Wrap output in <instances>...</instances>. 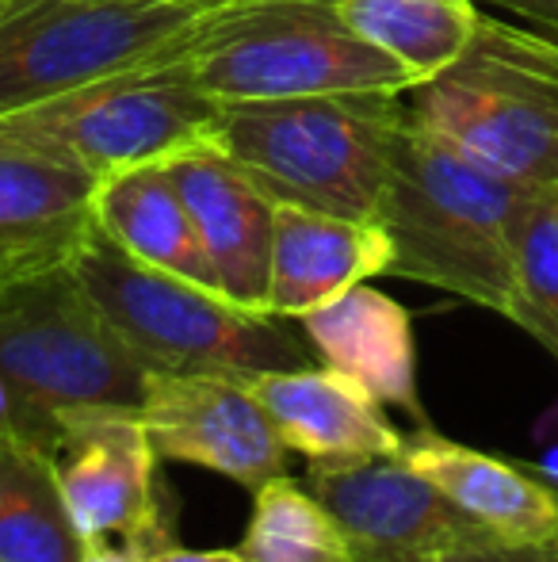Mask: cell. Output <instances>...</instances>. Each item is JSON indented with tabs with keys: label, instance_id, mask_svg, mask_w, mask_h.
I'll use <instances>...</instances> for the list:
<instances>
[{
	"label": "cell",
	"instance_id": "obj_11",
	"mask_svg": "<svg viewBox=\"0 0 558 562\" xmlns=\"http://www.w3.org/2000/svg\"><path fill=\"white\" fill-rule=\"evenodd\" d=\"M138 417L157 459L207 467L253 494L287 474L291 448L238 379L153 371Z\"/></svg>",
	"mask_w": 558,
	"mask_h": 562
},
{
	"label": "cell",
	"instance_id": "obj_5",
	"mask_svg": "<svg viewBox=\"0 0 558 562\" xmlns=\"http://www.w3.org/2000/svg\"><path fill=\"white\" fill-rule=\"evenodd\" d=\"M410 123L513 184H558V38L478 12L463 54L402 92Z\"/></svg>",
	"mask_w": 558,
	"mask_h": 562
},
{
	"label": "cell",
	"instance_id": "obj_9",
	"mask_svg": "<svg viewBox=\"0 0 558 562\" xmlns=\"http://www.w3.org/2000/svg\"><path fill=\"white\" fill-rule=\"evenodd\" d=\"M73 525L84 540L123 536L141 555L172 548L169 509L157 497V451L138 414H73L46 437Z\"/></svg>",
	"mask_w": 558,
	"mask_h": 562
},
{
	"label": "cell",
	"instance_id": "obj_8",
	"mask_svg": "<svg viewBox=\"0 0 558 562\" xmlns=\"http://www.w3.org/2000/svg\"><path fill=\"white\" fill-rule=\"evenodd\" d=\"M223 0H23L0 20V115L187 50Z\"/></svg>",
	"mask_w": 558,
	"mask_h": 562
},
{
	"label": "cell",
	"instance_id": "obj_7",
	"mask_svg": "<svg viewBox=\"0 0 558 562\" xmlns=\"http://www.w3.org/2000/svg\"><path fill=\"white\" fill-rule=\"evenodd\" d=\"M223 100L195 77L187 50L104 77L66 97L0 115V142L104 180L169 161L210 138Z\"/></svg>",
	"mask_w": 558,
	"mask_h": 562
},
{
	"label": "cell",
	"instance_id": "obj_3",
	"mask_svg": "<svg viewBox=\"0 0 558 562\" xmlns=\"http://www.w3.org/2000/svg\"><path fill=\"white\" fill-rule=\"evenodd\" d=\"M521 188L406 115L375 218L390 237L387 276L429 283L509 318V215Z\"/></svg>",
	"mask_w": 558,
	"mask_h": 562
},
{
	"label": "cell",
	"instance_id": "obj_1",
	"mask_svg": "<svg viewBox=\"0 0 558 562\" xmlns=\"http://www.w3.org/2000/svg\"><path fill=\"white\" fill-rule=\"evenodd\" d=\"M66 260L84 295L100 306V314L149 371L253 383L269 371L321 363L298 318L246 311L223 291L141 265L92 218Z\"/></svg>",
	"mask_w": 558,
	"mask_h": 562
},
{
	"label": "cell",
	"instance_id": "obj_21",
	"mask_svg": "<svg viewBox=\"0 0 558 562\" xmlns=\"http://www.w3.org/2000/svg\"><path fill=\"white\" fill-rule=\"evenodd\" d=\"M513 249V311L558 360V184H524L509 215Z\"/></svg>",
	"mask_w": 558,
	"mask_h": 562
},
{
	"label": "cell",
	"instance_id": "obj_25",
	"mask_svg": "<svg viewBox=\"0 0 558 562\" xmlns=\"http://www.w3.org/2000/svg\"><path fill=\"white\" fill-rule=\"evenodd\" d=\"M478 8H498V12L521 15L532 27L558 38V0H475Z\"/></svg>",
	"mask_w": 558,
	"mask_h": 562
},
{
	"label": "cell",
	"instance_id": "obj_4",
	"mask_svg": "<svg viewBox=\"0 0 558 562\" xmlns=\"http://www.w3.org/2000/svg\"><path fill=\"white\" fill-rule=\"evenodd\" d=\"M153 371L84 295L69 260L31 268L0 288V383L23 437L46 445L73 414H141Z\"/></svg>",
	"mask_w": 558,
	"mask_h": 562
},
{
	"label": "cell",
	"instance_id": "obj_22",
	"mask_svg": "<svg viewBox=\"0 0 558 562\" xmlns=\"http://www.w3.org/2000/svg\"><path fill=\"white\" fill-rule=\"evenodd\" d=\"M238 551L246 562H356L333 513L287 474L257 490L253 520Z\"/></svg>",
	"mask_w": 558,
	"mask_h": 562
},
{
	"label": "cell",
	"instance_id": "obj_15",
	"mask_svg": "<svg viewBox=\"0 0 558 562\" xmlns=\"http://www.w3.org/2000/svg\"><path fill=\"white\" fill-rule=\"evenodd\" d=\"M387 265L390 237L379 223L276 207L269 311L280 318H303L356 283L387 276Z\"/></svg>",
	"mask_w": 558,
	"mask_h": 562
},
{
	"label": "cell",
	"instance_id": "obj_24",
	"mask_svg": "<svg viewBox=\"0 0 558 562\" xmlns=\"http://www.w3.org/2000/svg\"><path fill=\"white\" fill-rule=\"evenodd\" d=\"M432 562H558V536L551 540H478L467 548H455Z\"/></svg>",
	"mask_w": 558,
	"mask_h": 562
},
{
	"label": "cell",
	"instance_id": "obj_17",
	"mask_svg": "<svg viewBox=\"0 0 558 562\" xmlns=\"http://www.w3.org/2000/svg\"><path fill=\"white\" fill-rule=\"evenodd\" d=\"M92 223L141 265L218 291L192 211L164 161L100 180L92 195Z\"/></svg>",
	"mask_w": 558,
	"mask_h": 562
},
{
	"label": "cell",
	"instance_id": "obj_27",
	"mask_svg": "<svg viewBox=\"0 0 558 562\" xmlns=\"http://www.w3.org/2000/svg\"><path fill=\"white\" fill-rule=\"evenodd\" d=\"M146 562H246L241 551H184V548H164L157 555H149Z\"/></svg>",
	"mask_w": 558,
	"mask_h": 562
},
{
	"label": "cell",
	"instance_id": "obj_10",
	"mask_svg": "<svg viewBox=\"0 0 558 562\" xmlns=\"http://www.w3.org/2000/svg\"><path fill=\"white\" fill-rule=\"evenodd\" d=\"M306 490L344 528L356 562H432L455 548L490 540L429 479L398 456L310 463Z\"/></svg>",
	"mask_w": 558,
	"mask_h": 562
},
{
	"label": "cell",
	"instance_id": "obj_13",
	"mask_svg": "<svg viewBox=\"0 0 558 562\" xmlns=\"http://www.w3.org/2000/svg\"><path fill=\"white\" fill-rule=\"evenodd\" d=\"M283 445L310 463L398 456L402 432L387 422L383 402L356 379L314 363L295 371H269L249 383Z\"/></svg>",
	"mask_w": 558,
	"mask_h": 562
},
{
	"label": "cell",
	"instance_id": "obj_16",
	"mask_svg": "<svg viewBox=\"0 0 558 562\" xmlns=\"http://www.w3.org/2000/svg\"><path fill=\"white\" fill-rule=\"evenodd\" d=\"M398 459L429 479L455 509L498 540H551L558 536V490L524 467L486 456L421 425L402 437Z\"/></svg>",
	"mask_w": 558,
	"mask_h": 562
},
{
	"label": "cell",
	"instance_id": "obj_26",
	"mask_svg": "<svg viewBox=\"0 0 558 562\" xmlns=\"http://www.w3.org/2000/svg\"><path fill=\"white\" fill-rule=\"evenodd\" d=\"M81 562H146L141 551H135L130 543H107V540H84V555Z\"/></svg>",
	"mask_w": 558,
	"mask_h": 562
},
{
	"label": "cell",
	"instance_id": "obj_28",
	"mask_svg": "<svg viewBox=\"0 0 558 562\" xmlns=\"http://www.w3.org/2000/svg\"><path fill=\"white\" fill-rule=\"evenodd\" d=\"M4 429H20L15 425V402H12V394H8V386L0 383V432Z\"/></svg>",
	"mask_w": 558,
	"mask_h": 562
},
{
	"label": "cell",
	"instance_id": "obj_23",
	"mask_svg": "<svg viewBox=\"0 0 558 562\" xmlns=\"http://www.w3.org/2000/svg\"><path fill=\"white\" fill-rule=\"evenodd\" d=\"M84 226L73 229V234H46V237H4L0 234V288H4L8 280H15V276L31 272V268L66 260L69 249L77 245V237L84 234Z\"/></svg>",
	"mask_w": 558,
	"mask_h": 562
},
{
	"label": "cell",
	"instance_id": "obj_6",
	"mask_svg": "<svg viewBox=\"0 0 558 562\" xmlns=\"http://www.w3.org/2000/svg\"><path fill=\"white\" fill-rule=\"evenodd\" d=\"M215 100L406 92L413 74L360 38L337 0H223L187 43Z\"/></svg>",
	"mask_w": 558,
	"mask_h": 562
},
{
	"label": "cell",
	"instance_id": "obj_18",
	"mask_svg": "<svg viewBox=\"0 0 558 562\" xmlns=\"http://www.w3.org/2000/svg\"><path fill=\"white\" fill-rule=\"evenodd\" d=\"M84 536L43 440L0 432V562H81Z\"/></svg>",
	"mask_w": 558,
	"mask_h": 562
},
{
	"label": "cell",
	"instance_id": "obj_19",
	"mask_svg": "<svg viewBox=\"0 0 558 562\" xmlns=\"http://www.w3.org/2000/svg\"><path fill=\"white\" fill-rule=\"evenodd\" d=\"M337 8L360 38L402 61L418 85L459 58L482 12L475 0H337Z\"/></svg>",
	"mask_w": 558,
	"mask_h": 562
},
{
	"label": "cell",
	"instance_id": "obj_2",
	"mask_svg": "<svg viewBox=\"0 0 558 562\" xmlns=\"http://www.w3.org/2000/svg\"><path fill=\"white\" fill-rule=\"evenodd\" d=\"M402 123V92L230 100L207 142L276 207L375 223Z\"/></svg>",
	"mask_w": 558,
	"mask_h": 562
},
{
	"label": "cell",
	"instance_id": "obj_12",
	"mask_svg": "<svg viewBox=\"0 0 558 562\" xmlns=\"http://www.w3.org/2000/svg\"><path fill=\"white\" fill-rule=\"evenodd\" d=\"M164 165L192 211L218 291L246 311H269L276 203L210 142L180 149Z\"/></svg>",
	"mask_w": 558,
	"mask_h": 562
},
{
	"label": "cell",
	"instance_id": "obj_29",
	"mask_svg": "<svg viewBox=\"0 0 558 562\" xmlns=\"http://www.w3.org/2000/svg\"><path fill=\"white\" fill-rule=\"evenodd\" d=\"M20 4H23V0H0V20H4V15H12Z\"/></svg>",
	"mask_w": 558,
	"mask_h": 562
},
{
	"label": "cell",
	"instance_id": "obj_20",
	"mask_svg": "<svg viewBox=\"0 0 558 562\" xmlns=\"http://www.w3.org/2000/svg\"><path fill=\"white\" fill-rule=\"evenodd\" d=\"M96 177L0 142V234H73L92 218Z\"/></svg>",
	"mask_w": 558,
	"mask_h": 562
},
{
	"label": "cell",
	"instance_id": "obj_14",
	"mask_svg": "<svg viewBox=\"0 0 558 562\" xmlns=\"http://www.w3.org/2000/svg\"><path fill=\"white\" fill-rule=\"evenodd\" d=\"M298 326L310 337L326 368L356 379L383 406L406 409L421 429L424 409L418 398V345H413L410 311L402 303L367 283H356L333 303L303 314Z\"/></svg>",
	"mask_w": 558,
	"mask_h": 562
}]
</instances>
